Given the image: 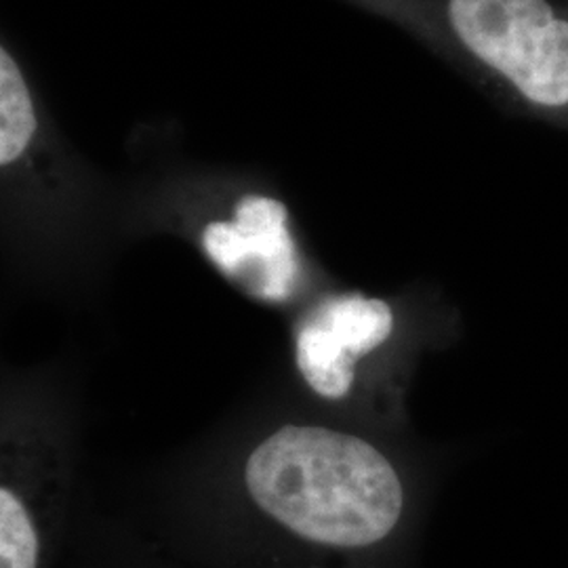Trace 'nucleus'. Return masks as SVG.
Returning a JSON list of instances; mask_svg holds the SVG:
<instances>
[{
	"label": "nucleus",
	"mask_w": 568,
	"mask_h": 568,
	"mask_svg": "<svg viewBox=\"0 0 568 568\" xmlns=\"http://www.w3.org/2000/svg\"><path fill=\"white\" fill-rule=\"evenodd\" d=\"M244 483L267 516L333 548L386 539L405 501L396 469L377 448L326 427L274 432L251 453Z\"/></svg>",
	"instance_id": "1"
},
{
	"label": "nucleus",
	"mask_w": 568,
	"mask_h": 568,
	"mask_svg": "<svg viewBox=\"0 0 568 568\" xmlns=\"http://www.w3.org/2000/svg\"><path fill=\"white\" fill-rule=\"evenodd\" d=\"M283 203L267 196H244L232 222L204 227L209 260L225 276L267 302L286 300L297 278V253L286 227Z\"/></svg>",
	"instance_id": "2"
},
{
	"label": "nucleus",
	"mask_w": 568,
	"mask_h": 568,
	"mask_svg": "<svg viewBox=\"0 0 568 568\" xmlns=\"http://www.w3.org/2000/svg\"><path fill=\"white\" fill-rule=\"evenodd\" d=\"M392 307L365 295L328 297L297 331V366L307 386L325 398H344L354 384V363L386 342Z\"/></svg>",
	"instance_id": "3"
},
{
	"label": "nucleus",
	"mask_w": 568,
	"mask_h": 568,
	"mask_svg": "<svg viewBox=\"0 0 568 568\" xmlns=\"http://www.w3.org/2000/svg\"><path fill=\"white\" fill-rule=\"evenodd\" d=\"M37 131V116L20 68L0 53V164L18 161Z\"/></svg>",
	"instance_id": "4"
},
{
	"label": "nucleus",
	"mask_w": 568,
	"mask_h": 568,
	"mask_svg": "<svg viewBox=\"0 0 568 568\" xmlns=\"http://www.w3.org/2000/svg\"><path fill=\"white\" fill-rule=\"evenodd\" d=\"M39 532L18 495L0 490V568H37Z\"/></svg>",
	"instance_id": "5"
}]
</instances>
